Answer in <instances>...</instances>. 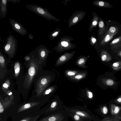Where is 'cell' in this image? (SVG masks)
Instances as JSON below:
<instances>
[{
    "mask_svg": "<svg viewBox=\"0 0 121 121\" xmlns=\"http://www.w3.org/2000/svg\"><path fill=\"white\" fill-rule=\"evenodd\" d=\"M26 7L32 12L46 19L59 21V20L50 13L47 9L33 4H26Z\"/></svg>",
    "mask_w": 121,
    "mask_h": 121,
    "instance_id": "1",
    "label": "cell"
},
{
    "mask_svg": "<svg viewBox=\"0 0 121 121\" xmlns=\"http://www.w3.org/2000/svg\"><path fill=\"white\" fill-rule=\"evenodd\" d=\"M17 46L16 39L13 35H10L6 39L4 46V51L10 57H12L15 54Z\"/></svg>",
    "mask_w": 121,
    "mask_h": 121,
    "instance_id": "2",
    "label": "cell"
},
{
    "mask_svg": "<svg viewBox=\"0 0 121 121\" xmlns=\"http://www.w3.org/2000/svg\"><path fill=\"white\" fill-rule=\"evenodd\" d=\"M66 110L72 113L76 114L87 121H91L93 119L91 112L84 108L78 107H67Z\"/></svg>",
    "mask_w": 121,
    "mask_h": 121,
    "instance_id": "3",
    "label": "cell"
},
{
    "mask_svg": "<svg viewBox=\"0 0 121 121\" xmlns=\"http://www.w3.org/2000/svg\"><path fill=\"white\" fill-rule=\"evenodd\" d=\"M38 65L33 60H31L30 65L29 68L28 73L25 80V86L29 88L32 82L33 79L36 75L38 69Z\"/></svg>",
    "mask_w": 121,
    "mask_h": 121,
    "instance_id": "4",
    "label": "cell"
},
{
    "mask_svg": "<svg viewBox=\"0 0 121 121\" xmlns=\"http://www.w3.org/2000/svg\"><path fill=\"white\" fill-rule=\"evenodd\" d=\"M9 20L12 28L16 32L22 36L28 34L27 30L20 23L11 18Z\"/></svg>",
    "mask_w": 121,
    "mask_h": 121,
    "instance_id": "5",
    "label": "cell"
},
{
    "mask_svg": "<svg viewBox=\"0 0 121 121\" xmlns=\"http://www.w3.org/2000/svg\"><path fill=\"white\" fill-rule=\"evenodd\" d=\"M35 52L39 59H43L47 57L49 51L44 44H43L38 46Z\"/></svg>",
    "mask_w": 121,
    "mask_h": 121,
    "instance_id": "6",
    "label": "cell"
},
{
    "mask_svg": "<svg viewBox=\"0 0 121 121\" xmlns=\"http://www.w3.org/2000/svg\"><path fill=\"white\" fill-rule=\"evenodd\" d=\"M48 79L44 76L42 77L39 81L36 87V91L39 95L42 93L44 90L48 82Z\"/></svg>",
    "mask_w": 121,
    "mask_h": 121,
    "instance_id": "7",
    "label": "cell"
},
{
    "mask_svg": "<svg viewBox=\"0 0 121 121\" xmlns=\"http://www.w3.org/2000/svg\"><path fill=\"white\" fill-rule=\"evenodd\" d=\"M66 119L62 113H59L49 116L39 121H66Z\"/></svg>",
    "mask_w": 121,
    "mask_h": 121,
    "instance_id": "8",
    "label": "cell"
},
{
    "mask_svg": "<svg viewBox=\"0 0 121 121\" xmlns=\"http://www.w3.org/2000/svg\"><path fill=\"white\" fill-rule=\"evenodd\" d=\"M7 0H1L0 3V19L6 17L7 9Z\"/></svg>",
    "mask_w": 121,
    "mask_h": 121,
    "instance_id": "9",
    "label": "cell"
},
{
    "mask_svg": "<svg viewBox=\"0 0 121 121\" xmlns=\"http://www.w3.org/2000/svg\"><path fill=\"white\" fill-rule=\"evenodd\" d=\"M117 33H111L107 30L103 37L100 45L101 46H104L107 44Z\"/></svg>",
    "mask_w": 121,
    "mask_h": 121,
    "instance_id": "10",
    "label": "cell"
},
{
    "mask_svg": "<svg viewBox=\"0 0 121 121\" xmlns=\"http://www.w3.org/2000/svg\"><path fill=\"white\" fill-rule=\"evenodd\" d=\"M110 109L111 114L115 117L121 118L120 112L121 110V107L116 105L111 104L110 105Z\"/></svg>",
    "mask_w": 121,
    "mask_h": 121,
    "instance_id": "11",
    "label": "cell"
},
{
    "mask_svg": "<svg viewBox=\"0 0 121 121\" xmlns=\"http://www.w3.org/2000/svg\"><path fill=\"white\" fill-rule=\"evenodd\" d=\"M93 4L94 5L101 8H111L113 6L108 2L103 0H96L93 1Z\"/></svg>",
    "mask_w": 121,
    "mask_h": 121,
    "instance_id": "12",
    "label": "cell"
},
{
    "mask_svg": "<svg viewBox=\"0 0 121 121\" xmlns=\"http://www.w3.org/2000/svg\"><path fill=\"white\" fill-rule=\"evenodd\" d=\"M80 13L77 14L76 15H75L73 17H72L71 22H69L70 24H69V27L74 25L82 19L84 15V14H82V13L81 14Z\"/></svg>",
    "mask_w": 121,
    "mask_h": 121,
    "instance_id": "13",
    "label": "cell"
},
{
    "mask_svg": "<svg viewBox=\"0 0 121 121\" xmlns=\"http://www.w3.org/2000/svg\"><path fill=\"white\" fill-rule=\"evenodd\" d=\"M98 34L100 36L102 37L105 32L106 29L104 22L102 19L100 20L99 23Z\"/></svg>",
    "mask_w": 121,
    "mask_h": 121,
    "instance_id": "14",
    "label": "cell"
},
{
    "mask_svg": "<svg viewBox=\"0 0 121 121\" xmlns=\"http://www.w3.org/2000/svg\"><path fill=\"white\" fill-rule=\"evenodd\" d=\"M36 102H31L27 103L21 107L18 110V112H21L27 109L32 107L37 104Z\"/></svg>",
    "mask_w": 121,
    "mask_h": 121,
    "instance_id": "15",
    "label": "cell"
},
{
    "mask_svg": "<svg viewBox=\"0 0 121 121\" xmlns=\"http://www.w3.org/2000/svg\"><path fill=\"white\" fill-rule=\"evenodd\" d=\"M93 16V20L89 28V30L90 31H92L93 28L96 26L98 23L99 18L97 15Z\"/></svg>",
    "mask_w": 121,
    "mask_h": 121,
    "instance_id": "16",
    "label": "cell"
},
{
    "mask_svg": "<svg viewBox=\"0 0 121 121\" xmlns=\"http://www.w3.org/2000/svg\"><path fill=\"white\" fill-rule=\"evenodd\" d=\"M101 55V60L103 61H108L111 59L110 55L106 51H103L102 52Z\"/></svg>",
    "mask_w": 121,
    "mask_h": 121,
    "instance_id": "17",
    "label": "cell"
},
{
    "mask_svg": "<svg viewBox=\"0 0 121 121\" xmlns=\"http://www.w3.org/2000/svg\"><path fill=\"white\" fill-rule=\"evenodd\" d=\"M70 113L69 115L73 118L74 121H87L76 114L71 113Z\"/></svg>",
    "mask_w": 121,
    "mask_h": 121,
    "instance_id": "18",
    "label": "cell"
},
{
    "mask_svg": "<svg viewBox=\"0 0 121 121\" xmlns=\"http://www.w3.org/2000/svg\"><path fill=\"white\" fill-rule=\"evenodd\" d=\"M15 75L17 76L19 74L20 70V65L18 62H16L15 64L14 67Z\"/></svg>",
    "mask_w": 121,
    "mask_h": 121,
    "instance_id": "19",
    "label": "cell"
},
{
    "mask_svg": "<svg viewBox=\"0 0 121 121\" xmlns=\"http://www.w3.org/2000/svg\"><path fill=\"white\" fill-rule=\"evenodd\" d=\"M59 31L58 30L56 29L50 34L49 38L50 40H52L58 34Z\"/></svg>",
    "mask_w": 121,
    "mask_h": 121,
    "instance_id": "20",
    "label": "cell"
},
{
    "mask_svg": "<svg viewBox=\"0 0 121 121\" xmlns=\"http://www.w3.org/2000/svg\"><path fill=\"white\" fill-rule=\"evenodd\" d=\"M62 40L60 42V43H59L58 44H59L60 46L62 47L65 48L68 47H69L70 44L69 42L67 41V40Z\"/></svg>",
    "mask_w": 121,
    "mask_h": 121,
    "instance_id": "21",
    "label": "cell"
},
{
    "mask_svg": "<svg viewBox=\"0 0 121 121\" xmlns=\"http://www.w3.org/2000/svg\"><path fill=\"white\" fill-rule=\"evenodd\" d=\"M119 30V28L116 26H111L109 27L108 31L110 33H118Z\"/></svg>",
    "mask_w": 121,
    "mask_h": 121,
    "instance_id": "22",
    "label": "cell"
},
{
    "mask_svg": "<svg viewBox=\"0 0 121 121\" xmlns=\"http://www.w3.org/2000/svg\"><path fill=\"white\" fill-rule=\"evenodd\" d=\"M121 66V63L119 62H116L114 63L112 65L113 69L115 70H118L120 69Z\"/></svg>",
    "mask_w": 121,
    "mask_h": 121,
    "instance_id": "23",
    "label": "cell"
},
{
    "mask_svg": "<svg viewBox=\"0 0 121 121\" xmlns=\"http://www.w3.org/2000/svg\"><path fill=\"white\" fill-rule=\"evenodd\" d=\"M121 40V36H119L114 39L110 43V45L116 44Z\"/></svg>",
    "mask_w": 121,
    "mask_h": 121,
    "instance_id": "24",
    "label": "cell"
},
{
    "mask_svg": "<svg viewBox=\"0 0 121 121\" xmlns=\"http://www.w3.org/2000/svg\"><path fill=\"white\" fill-rule=\"evenodd\" d=\"M100 110L103 114H106L108 112V109L106 106H104L100 108Z\"/></svg>",
    "mask_w": 121,
    "mask_h": 121,
    "instance_id": "25",
    "label": "cell"
},
{
    "mask_svg": "<svg viewBox=\"0 0 121 121\" xmlns=\"http://www.w3.org/2000/svg\"><path fill=\"white\" fill-rule=\"evenodd\" d=\"M67 56V55H65L61 56L59 59V61L60 62L65 61L68 58Z\"/></svg>",
    "mask_w": 121,
    "mask_h": 121,
    "instance_id": "26",
    "label": "cell"
},
{
    "mask_svg": "<svg viewBox=\"0 0 121 121\" xmlns=\"http://www.w3.org/2000/svg\"><path fill=\"white\" fill-rule=\"evenodd\" d=\"M114 83L113 81L111 79H108L106 81V84L109 86L112 85Z\"/></svg>",
    "mask_w": 121,
    "mask_h": 121,
    "instance_id": "27",
    "label": "cell"
},
{
    "mask_svg": "<svg viewBox=\"0 0 121 121\" xmlns=\"http://www.w3.org/2000/svg\"><path fill=\"white\" fill-rule=\"evenodd\" d=\"M77 72L70 71H68L67 73V75L69 76H73Z\"/></svg>",
    "mask_w": 121,
    "mask_h": 121,
    "instance_id": "28",
    "label": "cell"
},
{
    "mask_svg": "<svg viewBox=\"0 0 121 121\" xmlns=\"http://www.w3.org/2000/svg\"><path fill=\"white\" fill-rule=\"evenodd\" d=\"M52 88H49L46 90L44 92V94L45 95L48 94H49L52 91Z\"/></svg>",
    "mask_w": 121,
    "mask_h": 121,
    "instance_id": "29",
    "label": "cell"
},
{
    "mask_svg": "<svg viewBox=\"0 0 121 121\" xmlns=\"http://www.w3.org/2000/svg\"><path fill=\"white\" fill-rule=\"evenodd\" d=\"M83 77V76L82 74H78L76 75L74 78L75 79L79 80L82 78Z\"/></svg>",
    "mask_w": 121,
    "mask_h": 121,
    "instance_id": "30",
    "label": "cell"
},
{
    "mask_svg": "<svg viewBox=\"0 0 121 121\" xmlns=\"http://www.w3.org/2000/svg\"><path fill=\"white\" fill-rule=\"evenodd\" d=\"M57 105V103L56 101H54L51 104V108H54Z\"/></svg>",
    "mask_w": 121,
    "mask_h": 121,
    "instance_id": "31",
    "label": "cell"
},
{
    "mask_svg": "<svg viewBox=\"0 0 121 121\" xmlns=\"http://www.w3.org/2000/svg\"><path fill=\"white\" fill-rule=\"evenodd\" d=\"M9 86V85L7 82H5L2 85L3 88L4 89H7Z\"/></svg>",
    "mask_w": 121,
    "mask_h": 121,
    "instance_id": "32",
    "label": "cell"
},
{
    "mask_svg": "<svg viewBox=\"0 0 121 121\" xmlns=\"http://www.w3.org/2000/svg\"><path fill=\"white\" fill-rule=\"evenodd\" d=\"M85 62V60L83 58H81L78 61V64L79 65L82 64Z\"/></svg>",
    "mask_w": 121,
    "mask_h": 121,
    "instance_id": "33",
    "label": "cell"
},
{
    "mask_svg": "<svg viewBox=\"0 0 121 121\" xmlns=\"http://www.w3.org/2000/svg\"><path fill=\"white\" fill-rule=\"evenodd\" d=\"M8 2H11L13 3H17L20 2V0H7Z\"/></svg>",
    "mask_w": 121,
    "mask_h": 121,
    "instance_id": "34",
    "label": "cell"
},
{
    "mask_svg": "<svg viewBox=\"0 0 121 121\" xmlns=\"http://www.w3.org/2000/svg\"><path fill=\"white\" fill-rule=\"evenodd\" d=\"M87 93L88 94V98L90 99L93 96L92 93L91 91H88L87 92Z\"/></svg>",
    "mask_w": 121,
    "mask_h": 121,
    "instance_id": "35",
    "label": "cell"
},
{
    "mask_svg": "<svg viewBox=\"0 0 121 121\" xmlns=\"http://www.w3.org/2000/svg\"><path fill=\"white\" fill-rule=\"evenodd\" d=\"M115 102L117 103L121 104V97L118 98Z\"/></svg>",
    "mask_w": 121,
    "mask_h": 121,
    "instance_id": "36",
    "label": "cell"
},
{
    "mask_svg": "<svg viewBox=\"0 0 121 121\" xmlns=\"http://www.w3.org/2000/svg\"><path fill=\"white\" fill-rule=\"evenodd\" d=\"M4 111V108L1 103H0V112H2Z\"/></svg>",
    "mask_w": 121,
    "mask_h": 121,
    "instance_id": "37",
    "label": "cell"
},
{
    "mask_svg": "<svg viewBox=\"0 0 121 121\" xmlns=\"http://www.w3.org/2000/svg\"><path fill=\"white\" fill-rule=\"evenodd\" d=\"M33 36V35L31 34H30L29 35L28 38L30 39H34Z\"/></svg>",
    "mask_w": 121,
    "mask_h": 121,
    "instance_id": "38",
    "label": "cell"
},
{
    "mask_svg": "<svg viewBox=\"0 0 121 121\" xmlns=\"http://www.w3.org/2000/svg\"><path fill=\"white\" fill-rule=\"evenodd\" d=\"M30 59V57L29 56H26L25 57V59L26 61L29 60Z\"/></svg>",
    "mask_w": 121,
    "mask_h": 121,
    "instance_id": "39",
    "label": "cell"
},
{
    "mask_svg": "<svg viewBox=\"0 0 121 121\" xmlns=\"http://www.w3.org/2000/svg\"><path fill=\"white\" fill-rule=\"evenodd\" d=\"M96 40L95 38H93L92 39V41L93 43H95L96 42Z\"/></svg>",
    "mask_w": 121,
    "mask_h": 121,
    "instance_id": "40",
    "label": "cell"
},
{
    "mask_svg": "<svg viewBox=\"0 0 121 121\" xmlns=\"http://www.w3.org/2000/svg\"><path fill=\"white\" fill-rule=\"evenodd\" d=\"M12 93L11 92H10V93H9V94H8L9 95H11L12 94Z\"/></svg>",
    "mask_w": 121,
    "mask_h": 121,
    "instance_id": "41",
    "label": "cell"
},
{
    "mask_svg": "<svg viewBox=\"0 0 121 121\" xmlns=\"http://www.w3.org/2000/svg\"><path fill=\"white\" fill-rule=\"evenodd\" d=\"M21 121H26V120H22Z\"/></svg>",
    "mask_w": 121,
    "mask_h": 121,
    "instance_id": "42",
    "label": "cell"
},
{
    "mask_svg": "<svg viewBox=\"0 0 121 121\" xmlns=\"http://www.w3.org/2000/svg\"><path fill=\"white\" fill-rule=\"evenodd\" d=\"M119 54L121 55V52H119Z\"/></svg>",
    "mask_w": 121,
    "mask_h": 121,
    "instance_id": "43",
    "label": "cell"
},
{
    "mask_svg": "<svg viewBox=\"0 0 121 121\" xmlns=\"http://www.w3.org/2000/svg\"></svg>",
    "mask_w": 121,
    "mask_h": 121,
    "instance_id": "44",
    "label": "cell"
}]
</instances>
